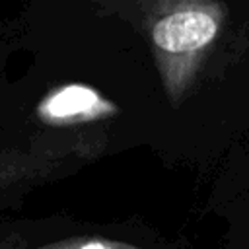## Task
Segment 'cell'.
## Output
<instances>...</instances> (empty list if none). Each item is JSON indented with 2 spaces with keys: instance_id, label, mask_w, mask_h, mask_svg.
<instances>
[{
  "instance_id": "3",
  "label": "cell",
  "mask_w": 249,
  "mask_h": 249,
  "mask_svg": "<svg viewBox=\"0 0 249 249\" xmlns=\"http://www.w3.org/2000/svg\"><path fill=\"white\" fill-rule=\"evenodd\" d=\"M35 249H140V247L115 241V239H103V237H72V239L56 241L51 245L35 247Z\"/></svg>"
},
{
  "instance_id": "1",
  "label": "cell",
  "mask_w": 249,
  "mask_h": 249,
  "mask_svg": "<svg viewBox=\"0 0 249 249\" xmlns=\"http://www.w3.org/2000/svg\"><path fill=\"white\" fill-rule=\"evenodd\" d=\"M146 33L161 86L179 103L195 84L228 18L212 0H165L146 6Z\"/></svg>"
},
{
  "instance_id": "2",
  "label": "cell",
  "mask_w": 249,
  "mask_h": 249,
  "mask_svg": "<svg viewBox=\"0 0 249 249\" xmlns=\"http://www.w3.org/2000/svg\"><path fill=\"white\" fill-rule=\"evenodd\" d=\"M107 113V105L97 97L95 91L82 88V86H70L49 99L43 101L41 105V115L47 119H56V121H80V119H93L95 115Z\"/></svg>"
}]
</instances>
